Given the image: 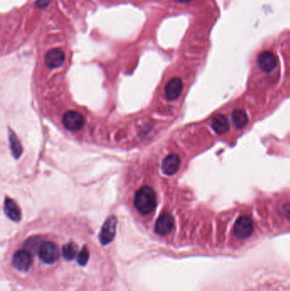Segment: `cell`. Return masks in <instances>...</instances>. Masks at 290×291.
<instances>
[{
    "instance_id": "obj_15",
    "label": "cell",
    "mask_w": 290,
    "mask_h": 291,
    "mask_svg": "<svg viewBox=\"0 0 290 291\" xmlns=\"http://www.w3.org/2000/svg\"><path fill=\"white\" fill-rule=\"evenodd\" d=\"M78 254V248L73 243L65 244L62 247V257L67 261H72Z\"/></svg>"
},
{
    "instance_id": "obj_8",
    "label": "cell",
    "mask_w": 290,
    "mask_h": 291,
    "mask_svg": "<svg viewBox=\"0 0 290 291\" xmlns=\"http://www.w3.org/2000/svg\"><path fill=\"white\" fill-rule=\"evenodd\" d=\"M257 62L259 67L263 72H270L278 66V57H276L273 52L265 50L259 54Z\"/></svg>"
},
{
    "instance_id": "obj_2",
    "label": "cell",
    "mask_w": 290,
    "mask_h": 291,
    "mask_svg": "<svg viewBox=\"0 0 290 291\" xmlns=\"http://www.w3.org/2000/svg\"><path fill=\"white\" fill-rule=\"evenodd\" d=\"M38 254L43 262L47 264H53L59 258V248L55 243L51 241L43 242L38 249Z\"/></svg>"
},
{
    "instance_id": "obj_14",
    "label": "cell",
    "mask_w": 290,
    "mask_h": 291,
    "mask_svg": "<svg viewBox=\"0 0 290 291\" xmlns=\"http://www.w3.org/2000/svg\"><path fill=\"white\" fill-rule=\"evenodd\" d=\"M233 123L237 128L241 129L248 123V119L245 112L242 110H236L233 112V116H231Z\"/></svg>"
},
{
    "instance_id": "obj_5",
    "label": "cell",
    "mask_w": 290,
    "mask_h": 291,
    "mask_svg": "<svg viewBox=\"0 0 290 291\" xmlns=\"http://www.w3.org/2000/svg\"><path fill=\"white\" fill-rule=\"evenodd\" d=\"M117 218L112 215L105 222L102 231L100 232V241L103 245H107L112 242L116 234Z\"/></svg>"
},
{
    "instance_id": "obj_20",
    "label": "cell",
    "mask_w": 290,
    "mask_h": 291,
    "mask_svg": "<svg viewBox=\"0 0 290 291\" xmlns=\"http://www.w3.org/2000/svg\"><path fill=\"white\" fill-rule=\"evenodd\" d=\"M283 212L288 217H290V205H286L283 208Z\"/></svg>"
},
{
    "instance_id": "obj_9",
    "label": "cell",
    "mask_w": 290,
    "mask_h": 291,
    "mask_svg": "<svg viewBox=\"0 0 290 291\" xmlns=\"http://www.w3.org/2000/svg\"><path fill=\"white\" fill-rule=\"evenodd\" d=\"M45 62L48 67L52 69L62 67L65 62L64 52L60 49H50L45 54Z\"/></svg>"
},
{
    "instance_id": "obj_1",
    "label": "cell",
    "mask_w": 290,
    "mask_h": 291,
    "mask_svg": "<svg viewBox=\"0 0 290 291\" xmlns=\"http://www.w3.org/2000/svg\"><path fill=\"white\" fill-rule=\"evenodd\" d=\"M134 205L142 215L153 212L157 206L156 193L153 189L148 186L140 188L134 195Z\"/></svg>"
},
{
    "instance_id": "obj_6",
    "label": "cell",
    "mask_w": 290,
    "mask_h": 291,
    "mask_svg": "<svg viewBox=\"0 0 290 291\" xmlns=\"http://www.w3.org/2000/svg\"><path fill=\"white\" fill-rule=\"evenodd\" d=\"M32 264V254L28 250H18L13 256V267L18 271H28Z\"/></svg>"
},
{
    "instance_id": "obj_17",
    "label": "cell",
    "mask_w": 290,
    "mask_h": 291,
    "mask_svg": "<svg viewBox=\"0 0 290 291\" xmlns=\"http://www.w3.org/2000/svg\"><path fill=\"white\" fill-rule=\"evenodd\" d=\"M42 243L40 238L32 237L27 240V242L24 244V247H25L26 249H28V250H31V251H37V250L38 251L40 245L42 244Z\"/></svg>"
},
{
    "instance_id": "obj_3",
    "label": "cell",
    "mask_w": 290,
    "mask_h": 291,
    "mask_svg": "<svg viewBox=\"0 0 290 291\" xmlns=\"http://www.w3.org/2000/svg\"><path fill=\"white\" fill-rule=\"evenodd\" d=\"M254 231L253 221L248 215H243L236 221L234 233L239 240L248 239Z\"/></svg>"
},
{
    "instance_id": "obj_4",
    "label": "cell",
    "mask_w": 290,
    "mask_h": 291,
    "mask_svg": "<svg viewBox=\"0 0 290 291\" xmlns=\"http://www.w3.org/2000/svg\"><path fill=\"white\" fill-rule=\"evenodd\" d=\"M62 123L67 130L75 132L83 128V126L85 125V119L79 112L69 111L65 114Z\"/></svg>"
},
{
    "instance_id": "obj_16",
    "label": "cell",
    "mask_w": 290,
    "mask_h": 291,
    "mask_svg": "<svg viewBox=\"0 0 290 291\" xmlns=\"http://www.w3.org/2000/svg\"><path fill=\"white\" fill-rule=\"evenodd\" d=\"M10 142L13 156H15V158H19L22 154V152H23V148L21 146L20 141L13 132L10 133Z\"/></svg>"
},
{
    "instance_id": "obj_19",
    "label": "cell",
    "mask_w": 290,
    "mask_h": 291,
    "mask_svg": "<svg viewBox=\"0 0 290 291\" xmlns=\"http://www.w3.org/2000/svg\"><path fill=\"white\" fill-rule=\"evenodd\" d=\"M50 2V0H37L36 5L40 9H44V8L47 7Z\"/></svg>"
},
{
    "instance_id": "obj_18",
    "label": "cell",
    "mask_w": 290,
    "mask_h": 291,
    "mask_svg": "<svg viewBox=\"0 0 290 291\" xmlns=\"http://www.w3.org/2000/svg\"><path fill=\"white\" fill-rule=\"evenodd\" d=\"M89 258V252L86 247H84L82 250L79 253L77 257V261L80 266H85L87 264Z\"/></svg>"
},
{
    "instance_id": "obj_10",
    "label": "cell",
    "mask_w": 290,
    "mask_h": 291,
    "mask_svg": "<svg viewBox=\"0 0 290 291\" xmlns=\"http://www.w3.org/2000/svg\"><path fill=\"white\" fill-rule=\"evenodd\" d=\"M181 165V159L176 154H170L164 158L162 163V170L165 175H171L178 171Z\"/></svg>"
},
{
    "instance_id": "obj_13",
    "label": "cell",
    "mask_w": 290,
    "mask_h": 291,
    "mask_svg": "<svg viewBox=\"0 0 290 291\" xmlns=\"http://www.w3.org/2000/svg\"><path fill=\"white\" fill-rule=\"evenodd\" d=\"M211 126L216 133L224 134L228 131L229 122L226 117L219 114L212 119Z\"/></svg>"
},
{
    "instance_id": "obj_11",
    "label": "cell",
    "mask_w": 290,
    "mask_h": 291,
    "mask_svg": "<svg viewBox=\"0 0 290 291\" xmlns=\"http://www.w3.org/2000/svg\"><path fill=\"white\" fill-rule=\"evenodd\" d=\"M183 89V83L181 79L174 78L169 80L165 87V95L169 100H176L181 96V92Z\"/></svg>"
},
{
    "instance_id": "obj_21",
    "label": "cell",
    "mask_w": 290,
    "mask_h": 291,
    "mask_svg": "<svg viewBox=\"0 0 290 291\" xmlns=\"http://www.w3.org/2000/svg\"><path fill=\"white\" fill-rule=\"evenodd\" d=\"M176 1L179 3H187L189 1H191V0H176Z\"/></svg>"
},
{
    "instance_id": "obj_7",
    "label": "cell",
    "mask_w": 290,
    "mask_h": 291,
    "mask_svg": "<svg viewBox=\"0 0 290 291\" xmlns=\"http://www.w3.org/2000/svg\"><path fill=\"white\" fill-rule=\"evenodd\" d=\"M174 218L169 213H163L157 220L155 232L160 236H165L172 232L174 228Z\"/></svg>"
},
{
    "instance_id": "obj_12",
    "label": "cell",
    "mask_w": 290,
    "mask_h": 291,
    "mask_svg": "<svg viewBox=\"0 0 290 291\" xmlns=\"http://www.w3.org/2000/svg\"><path fill=\"white\" fill-rule=\"evenodd\" d=\"M5 212L8 217L14 222H19L22 219V211L17 204L10 197L5 200Z\"/></svg>"
}]
</instances>
